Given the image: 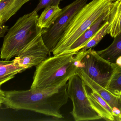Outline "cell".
I'll return each mask as SVG.
<instances>
[{
  "mask_svg": "<svg viewBox=\"0 0 121 121\" xmlns=\"http://www.w3.org/2000/svg\"><path fill=\"white\" fill-rule=\"evenodd\" d=\"M115 0H113V1H115Z\"/></svg>",
  "mask_w": 121,
  "mask_h": 121,
  "instance_id": "obj_25",
  "label": "cell"
},
{
  "mask_svg": "<svg viewBox=\"0 0 121 121\" xmlns=\"http://www.w3.org/2000/svg\"><path fill=\"white\" fill-rule=\"evenodd\" d=\"M37 13L34 10L24 15L9 29L1 48V59L9 61L17 57L33 40L42 33V29L38 24L39 16Z\"/></svg>",
  "mask_w": 121,
  "mask_h": 121,
  "instance_id": "obj_4",
  "label": "cell"
},
{
  "mask_svg": "<svg viewBox=\"0 0 121 121\" xmlns=\"http://www.w3.org/2000/svg\"><path fill=\"white\" fill-rule=\"evenodd\" d=\"M113 0H92L74 16L52 50L54 55L66 51L103 13L110 8Z\"/></svg>",
  "mask_w": 121,
  "mask_h": 121,
  "instance_id": "obj_3",
  "label": "cell"
},
{
  "mask_svg": "<svg viewBox=\"0 0 121 121\" xmlns=\"http://www.w3.org/2000/svg\"><path fill=\"white\" fill-rule=\"evenodd\" d=\"M107 21V33L112 37L121 33V0H115L112 4Z\"/></svg>",
  "mask_w": 121,
  "mask_h": 121,
  "instance_id": "obj_12",
  "label": "cell"
},
{
  "mask_svg": "<svg viewBox=\"0 0 121 121\" xmlns=\"http://www.w3.org/2000/svg\"><path fill=\"white\" fill-rule=\"evenodd\" d=\"M13 63V60L11 61H6V60H5V61L0 60V66L8 64H11V63Z\"/></svg>",
  "mask_w": 121,
  "mask_h": 121,
  "instance_id": "obj_22",
  "label": "cell"
},
{
  "mask_svg": "<svg viewBox=\"0 0 121 121\" xmlns=\"http://www.w3.org/2000/svg\"><path fill=\"white\" fill-rule=\"evenodd\" d=\"M50 52L45 46L42 33L38 36L27 45L13 60L15 65L26 70L37 66L50 55Z\"/></svg>",
  "mask_w": 121,
  "mask_h": 121,
  "instance_id": "obj_8",
  "label": "cell"
},
{
  "mask_svg": "<svg viewBox=\"0 0 121 121\" xmlns=\"http://www.w3.org/2000/svg\"><path fill=\"white\" fill-rule=\"evenodd\" d=\"M109 10V9L103 13L84 33L73 43L66 51L60 54L78 52L84 47L93 36L107 21Z\"/></svg>",
  "mask_w": 121,
  "mask_h": 121,
  "instance_id": "obj_10",
  "label": "cell"
},
{
  "mask_svg": "<svg viewBox=\"0 0 121 121\" xmlns=\"http://www.w3.org/2000/svg\"><path fill=\"white\" fill-rule=\"evenodd\" d=\"M25 70L22 67L15 65L13 63L0 66V86L13 78L16 75Z\"/></svg>",
  "mask_w": 121,
  "mask_h": 121,
  "instance_id": "obj_17",
  "label": "cell"
},
{
  "mask_svg": "<svg viewBox=\"0 0 121 121\" xmlns=\"http://www.w3.org/2000/svg\"><path fill=\"white\" fill-rule=\"evenodd\" d=\"M31 0H1L0 1V25L15 15L25 4Z\"/></svg>",
  "mask_w": 121,
  "mask_h": 121,
  "instance_id": "obj_13",
  "label": "cell"
},
{
  "mask_svg": "<svg viewBox=\"0 0 121 121\" xmlns=\"http://www.w3.org/2000/svg\"><path fill=\"white\" fill-rule=\"evenodd\" d=\"M91 90L90 92L87 90V97L92 108L102 118L106 121H116L111 107L96 91Z\"/></svg>",
  "mask_w": 121,
  "mask_h": 121,
  "instance_id": "obj_11",
  "label": "cell"
},
{
  "mask_svg": "<svg viewBox=\"0 0 121 121\" xmlns=\"http://www.w3.org/2000/svg\"><path fill=\"white\" fill-rule=\"evenodd\" d=\"M117 65L118 66H121V56L119 57L116 61V63Z\"/></svg>",
  "mask_w": 121,
  "mask_h": 121,
  "instance_id": "obj_23",
  "label": "cell"
},
{
  "mask_svg": "<svg viewBox=\"0 0 121 121\" xmlns=\"http://www.w3.org/2000/svg\"><path fill=\"white\" fill-rule=\"evenodd\" d=\"M117 121H121V117H120V118H119L118 119H117Z\"/></svg>",
  "mask_w": 121,
  "mask_h": 121,
  "instance_id": "obj_24",
  "label": "cell"
},
{
  "mask_svg": "<svg viewBox=\"0 0 121 121\" xmlns=\"http://www.w3.org/2000/svg\"><path fill=\"white\" fill-rule=\"evenodd\" d=\"M99 55L112 63H115L121 56V33L114 38L112 43L102 50L97 51Z\"/></svg>",
  "mask_w": 121,
  "mask_h": 121,
  "instance_id": "obj_15",
  "label": "cell"
},
{
  "mask_svg": "<svg viewBox=\"0 0 121 121\" xmlns=\"http://www.w3.org/2000/svg\"></svg>",
  "mask_w": 121,
  "mask_h": 121,
  "instance_id": "obj_27",
  "label": "cell"
},
{
  "mask_svg": "<svg viewBox=\"0 0 121 121\" xmlns=\"http://www.w3.org/2000/svg\"><path fill=\"white\" fill-rule=\"evenodd\" d=\"M81 62L80 68L92 80L106 89L114 71V63L102 58L92 48L86 50Z\"/></svg>",
  "mask_w": 121,
  "mask_h": 121,
  "instance_id": "obj_7",
  "label": "cell"
},
{
  "mask_svg": "<svg viewBox=\"0 0 121 121\" xmlns=\"http://www.w3.org/2000/svg\"><path fill=\"white\" fill-rule=\"evenodd\" d=\"M77 73L81 76L85 85L90 89L96 91L111 107L116 121L121 117V96L119 97L114 95L98 84L87 76L81 68H79Z\"/></svg>",
  "mask_w": 121,
  "mask_h": 121,
  "instance_id": "obj_9",
  "label": "cell"
},
{
  "mask_svg": "<svg viewBox=\"0 0 121 121\" xmlns=\"http://www.w3.org/2000/svg\"><path fill=\"white\" fill-rule=\"evenodd\" d=\"M86 51L79 50L48 57L36 66L30 89L40 91L67 84L82 67Z\"/></svg>",
  "mask_w": 121,
  "mask_h": 121,
  "instance_id": "obj_2",
  "label": "cell"
},
{
  "mask_svg": "<svg viewBox=\"0 0 121 121\" xmlns=\"http://www.w3.org/2000/svg\"><path fill=\"white\" fill-rule=\"evenodd\" d=\"M4 96H5V94H4V91H2L0 87V107L1 106V104H3V103L4 101Z\"/></svg>",
  "mask_w": 121,
  "mask_h": 121,
  "instance_id": "obj_21",
  "label": "cell"
},
{
  "mask_svg": "<svg viewBox=\"0 0 121 121\" xmlns=\"http://www.w3.org/2000/svg\"><path fill=\"white\" fill-rule=\"evenodd\" d=\"M114 69L106 89L117 96H121V67L114 63Z\"/></svg>",
  "mask_w": 121,
  "mask_h": 121,
  "instance_id": "obj_16",
  "label": "cell"
},
{
  "mask_svg": "<svg viewBox=\"0 0 121 121\" xmlns=\"http://www.w3.org/2000/svg\"><path fill=\"white\" fill-rule=\"evenodd\" d=\"M108 25L107 21L80 50L86 51L96 45L107 34Z\"/></svg>",
  "mask_w": 121,
  "mask_h": 121,
  "instance_id": "obj_18",
  "label": "cell"
},
{
  "mask_svg": "<svg viewBox=\"0 0 121 121\" xmlns=\"http://www.w3.org/2000/svg\"><path fill=\"white\" fill-rule=\"evenodd\" d=\"M63 0H39V3L35 9L37 12L44 8L49 6L59 5L60 1Z\"/></svg>",
  "mask_w": 121,
  "mask_h": 121,
  "instance_id": "obj_19",
  "label": "cell"
},
{
  "mask_svg": "<svg viewBox=\"0 0 121 121\" xmlns=\"http://www.w3.org/2000/svg\"><path fill=\"white\" fill-rule=\"evenodd\" d=\"M67 83L52 89L4 91L3 104L15 110L35 112L58 119L63 118L60 108L67 102Z\"/></svg>",
  "mask_w": 121,
  "mask_h": 121,
  "instance_id": "obj_1",
  "label": "cell"
},
{
  "mask_svg": "<svg viewBox=\"0 0 121 121\" xmlns=\"http://www.w3.org/2000/svg\"><path fill=\"white\" fill-rule=\"evenodd\" d=\"M9 27L4 24L0 25V38L3 37L5 33L8 31Z\"/></svg>",
  "mask_w": 121,
  "mask_h": 121,
  "instance_id": "obj_20",
  "label": "cell"
},
{
  "mask_svg": "<svg viewBox=\"0 0 121 121\" xmlns=\"http://www.w3.org/2000/svg\"><path fill=\"white\" fill-rule=\"evenodd\" d=\"M1 0H0V1Z\"/></svg>",
  "mask_w": 121,
  "mask_h": 121,
  "instance_id": "obj_26",
  "label": "cell"
},
{
  "mask_svg": "<svg viewBox=\"0 0 121 121\" xmlns=\"http://www.w3.org/2000/svg\"><path fill=\"white\" fill-rule=\"evenodd\" d=\"M86 87L84 80L78 73L71 77L67 82L68 96L73 105L70 113L75 121L102 119L91 106L87 97Z\"/></svg>",
  "mask_w": 121,
  "mask_h": 121,
  "instance_id": "obj_5",
  "label": "cell"
},
{
  "mask_svg": "<svg viewBox=\"0 0 121 121\" xmlns=\"http://www.w3.org/2000/svg\"><path fill=\"white\" fill-rule=\"evenodd\" d=\"M62 10L59 5L49 6L45 8L38 18V26L42 29L49 27L58 18Z\"/></svg>",
  "mask_w": 121,
  "mask_h": 121,
  "instance_id": "obj_14",
  "label": "cell"
},
{
  "mask_svg": "<svg viewBox=\"0 0 121 121\" xmlns=\"http://www.w3.org/2000/svg\"><path fill=\"white\" fill-rule=\"evenodd\" d=\"M88 0H75L62 9L60 15L48 28L42 30L44 43L52 52L60 40L65 28L74 16L87 3Z\"/></svg>",
  "mask_w": 121,
  "mask_h": 121,
  "instance_id": "obj_6",
  "label": "cell"
}]
</instances>
